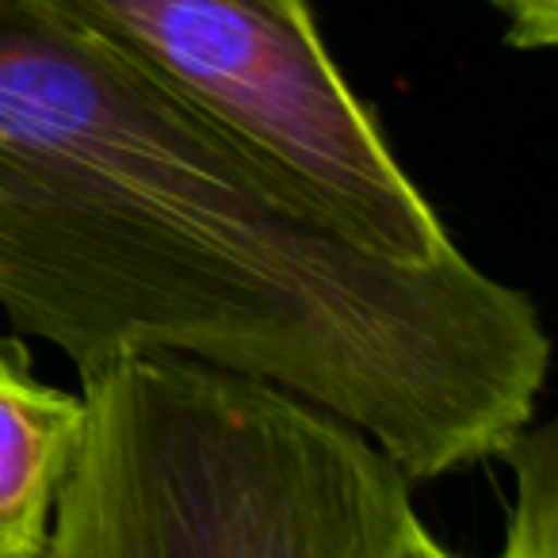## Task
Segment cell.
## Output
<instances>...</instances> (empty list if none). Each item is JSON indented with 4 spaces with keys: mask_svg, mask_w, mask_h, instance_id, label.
Returning a JSON list of instances; mask_svg holds the SVG:
<instances>
[{
    "mask_svg": "<svg viewBox=\"0 0 558 558\" xmlns=\"http://www.w3.org/2000/svg\"><path fill=\"white\" fill-rule=\"evenodd\" d=\"M0 311L81 387L134 360L260 383L410 486L501 459L550 372L524 291L349 248L65 0H0Z\"/></svg>",
    "mask_w": 558,
    "mask_h": 558,
    "instance_id": "6da1fadb",
    "label": "cell"
},
{
    "mask_svg": "<svg viewBox=\"0 0 558 558\" xmlns=\"http://www.w3.org/2000/svg\"><path fill=\"white\" fill-rule=\"evenodd\" d=\"M77 395L50 558H395L417 520L367 436L260 383L134 360Z\"/></svg>",
    "mask_w": 558,
    "mask_h": 558,
    "instance_id": "7a4b0ae2",
    "label": "cell"
},
{
    "mask_svg": "<svg viewBox=\"0 0 558 558\" xmlns=\"http://www.w3.org/2000/svg\"><path fill=\"white\" fill-rule=\"evenodd\" d=\"M65 4L349 248L395 268H436L463 253L303 0Z\"/></svg>",
    "mask_w": 558,
    "mask_h": 558,
    "instance_id": "3957f363",
    "label": "cell"
},
{
    "mask_svg": "<svg viewBox=\"0 0 558 558\" xmlns=\"http://www.w3.org/2000/svg\"><path fill=\"white\" fill-rule=\"evenodd\" d=\"M85 440V398L50 387L20 337H0V558H50Z\"/></svg>",
    "mask_w": 558,
    "mask_h": 558,
    "instance_id": "277c9868",
    "label": "cell"
},
{
    "mask_svg": "<svg viewBox=\"0 0 558 558\" xmlns=\"http://www.w3.org/2000/svg\"><path fill=\"white\" fill-rule=\"evenodd\" d=\"M517 497L497 558H558V456L555 425H532L501 451Z\"/></svg>",
    "mask_w": 558,
    "mask_h": 558,
    "instance_id": "5b68a950",
    "label": "cell"
},
{
    "mask_svg": "<svg viewBox=\"0 0 558 558\" xmlns=\"http://www.w3.org/2000/svg\"><path fill=\"white\" fill-rule=\"evenodd\" d=\"M509 16V43L520 50L550 47L558 32V12L547 0H527V4H501Z\"/></svg>",
    "mask_w": 558,
    "mask_h": 558,
    "instance_id": "8992f818",
    "label": "cell"
},
{
    "mask_svg": "<svg viewBox=\"0 0 558 558\" xmlns=\"http://www.w3.org/2000/svg\"><path fill=\"white\" fill-rule=\"evenodd\" d=\"M395 558H456L448 547H444L440 539H436L433 532L425 527V520H413L410 527H405V535H402V543H398V550H395Z\"/></svg>",
    "mask_w": 558,
    "mask_h": 558,
    "instance_id": "52a82bcc",
    "label": "cell"
}]
</instances>
